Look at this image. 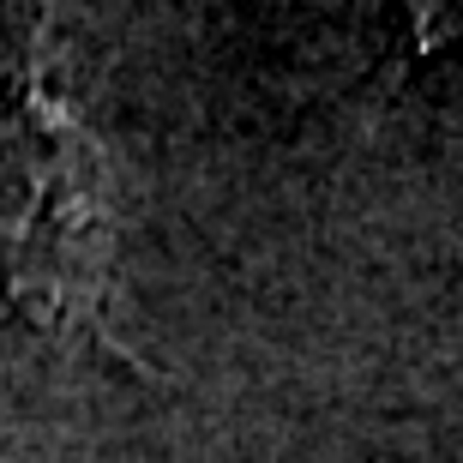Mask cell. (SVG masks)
Wrapping results in <instances>:
<instances>
[{"label":"cell","instance_id":"obj_2","mask_svg":"<svg viewBox=\"0 0 463 463\" xmlns=\"http://www.w3.org/2000/svg\"><path fill=\"white\" fill-rule=\"evenodd\" d=\"M410 36L415 49L433 54L463 36V0H410Z\"/></svg>","mask_w":463,"mask_h":463},{"label":"cell","instance_id":"obj_1","mask_svg":"<svg viewBox=\"0 0 463 463\" xmlns=\"http://www.w3.org/2000/svg\"><path fill=\"white\" fill-rule=\"evenodd\" d=\"M67 0H0V355L138 367L120 331V193L72 97Z\"/></svg>","mask_w":463,"mask_h":463}]
</instances>
